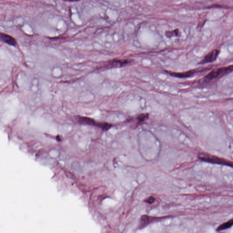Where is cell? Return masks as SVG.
Here are the masks:
<instances>
[{"label":"cell","mask_w":233,"mask_h":233,"mask_svg":"<svg viewBox=\"0 0 233 233\" xmlns=\"http://www.w3.org/2000/svg\"><path fill=\"white\" fill-rule=\"evenodd\" d=\"M232 71H233V65L216 69L211 71L204 77L202 84H208L212 81L221 77Z\"/></svg>","instance_id":"cell-1"},{"label":"cell","mask_w":233,"mask_h":233,"mask_svg":"<svg viewBox=\"0 0 233 233\" xmlns=\"http://www.w3.org/2000/svg\"><path fill=\"white\" fill-rule=\"evenodd\" d=\"M147 202L148 203H149V204H152L154 202V198L151 197L149 198L147 200Z\"/></svg>","instance_id":"cell-12"},{"label":"cell","mask_w":233,"mask_h":233,"mask_svg":"<svg viewBox=\"0 0 233 233\" xmlns=\"http://www.w3.org/2000/svg\"><path fill=\"white\" fill-rule=\"evenodd\" d=\"M219 54V50L217 49L214 50L206 55L200 63L203 64L214 62L217 58Z\"/></svg>","instance_id":"cell-3"},{"label":"cell","mask_w":233,"mask_h":233,"mask_svg":"<svg viewBox=\"0 0 233 233\" xmlns=\"http://www.w3.org/2000/svg\"><path fill=\"white\" fill-rule=\"evenodd\" d=\"M77 121L79 124H81L88 125L91 126H95L99 127V123H97L96 122L90 118L86 117H82L79 116L77 118Z\"/></svg>","instance_id":"cell-6"},{"label":"cell","mask_w":233,"mask_h":233,"mask_svg":"<svg viewBox=\"0 0 233 233\" xmlns=\"http://www.w3.org/2000/svg\"><path fill=\"white\" fill-rule=\"evenodd\" d=\"M130 61L127 59L113 60L109 62L107 67H116L125 66L130 63Z\"/></svg>","instance_id":"cell-5"},{"label":"cell","mask_w":233,"mask_h":233,"mask_svg":"<svg viewBox=\"0 0 233 233\" xmlns=\"http://www.w3.org/2000/svg\"><path fill=\"white\" fill-rule=\"evenodd\" d=\"M200 71L194 70L184 72V73H176L168 72V73L170 75L174 76L175 77H179V78H186V77H190L193 76L194 75V74L198 72H200Z\"/></svg>","instance_id":"cell-7"},{"label":"cell","mask_w":233,"mask_h":233,"mask_svg":"<svg viewBox=\"0 0 233 233\" xmlns=\"http://www.w3.org/2000/svg\"><path fill=\"white\" fill-rule=\"evenodd\" d=\"M148 117H149V114H142L139 115L137 118L138 124H141V123H143L144 121L147 119Z\"/></svg>","instance_id":"cell-9"},{"label":"cell","mask_w":233,"mask_h":233,"mask_svg":"<svg viewBox=\"0 0 233 233\" xmlns=\"http://www.w3.org/2000/svg\"><path fill=\"white\" fill-rule=\"evenodd\" d=\"M63 1H68V2H77L80 1V0H62Z\"/></svg>","instance_id":"cell-13"},{"label":"cell","mask_w":233,"mask_h":233,"mask_svg":"<svg viewBox=\"0 0 233 233\" xmlns=\"http://www.w3.org/2000/svg\"><path fill=\"white\" fill-rule=\"evenodd\" d=\"M198 158L200 160L212 164L223 165L233 168V162L225 160L221 158L218 157L212 154H209L208 153H200L198 155Z\"/></svg>","instance_id":"cell-2"},{"label":"cell","mask_w":233,"mask_h":233,"mask_svg":"<svg viewBox=\"0 0 233 233\" xmlns=\"http://www.w3.org/2000/svg\"><path fill=\"white\" fill-rule=\"evenodd\" d=\"M112 127V125L111 124H109L107 123H100V125H99V128H102L103 130H109V129L111 128Z\"/></svg>","instance_id":"cell-10"},{"label":"cell","mask_w":233,"mask_h":233,"mask_svg":"<svg viewBox=\"0 0 233 233\" xmlns=\"http://www.w3.org/2000/svg\"><path fill=\"white\" fill-rule=\"evenodd\" d=\"M0 39L4 43L9 45L10 46L16 47L17 45V41L15 38L7 34L1 33H0Z\"/></svg>","instance_id":"cell-4"},{"label":"cell","mask_w":233,"mask_h":233,"mask_svg":"<svg viewBox=\"0 0 233 233\" xmlns=\"http://www.w3.org/2000/svg\"><path fill=\"white\" fill-rule=\"evenodd\" d=\"M148 219L149 218L147 216L144 215L143 216L141 219V222H142L143 226H144L145 224H147L148 222Z\"/></svg>","instance_id":"cell-11"},{"label":"cell","mask_w":233,"mask_h":233,"mask_svg":"<svg viewBox=\"0 0 233 233\" xmlns=\"http://www.w3.org/2000/svg\"><path fill=\"white\" fill-rule=\"evenodd\" d=\"M232 226H233V219L229 220V221H227L226 222L224 223H222V224L220 225V226L217 228L216 230L218 231L224 230H226V229L230 228Z\"/></svg>","instance_id":"cell-8"}]
</instances>
